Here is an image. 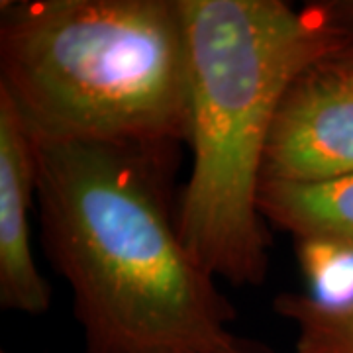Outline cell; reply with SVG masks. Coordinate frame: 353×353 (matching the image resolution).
<instances>
[{"mask_svg": "<svg viewBox=\"0 0 353 353\" xmlns=\"http://www.w3.org/2000/svg\"><path fill=\"white\" fill-rule=\"evenodd\" d=\"M34 141L43 250L73 292L85 353H210L234 338L230 303L171 210L175 148Z\"/></svg>", "mask_w": 353, "mask_h": 353, "instance_id": "cell-1", "label": "cell"}, {"mask_svg": "<svg viewBox=\"0 0 353 353\" xmlns=\"http://www.w3.org/2000/svg\"><path fill=\"white\" fill-rule=\"evenodd\" d=\"M190 59L192 161L176 226L214 279L259 285L269 234L259 210L269 130L290 81L343 51L304 4L281 0H181Z\"/></svg>", "mask_w": 353, "mask_h": 353, "instance_id": "cell-2", "label": "cell"}, {"mask_svg": "<svg viewBox=\"0 0 353 353\" xmlns=\"http://www.w3.org/2000/svg\"><path fill=\"white\" fill-rule=\"evenodd\" d=\"M0 90L38 139L176 148L189 138L181 0H18L0 10Z\"/></svg>", "mask_w": 353, "mask_h": 353, "instance_id": "cell-3", "label": "cell"}, {"mask_svg": "<svg viewBox=\"0 0 353 353\" xmlns=\"http://www.w3.org/2000/svg\"><path fill=\"white\" fill-rule=\"evenodd\" d=\"M353 175V73L338 55L290 81L269 130L263 181L316 185Z\"/></svg>", "mask_w": 353, "mask_h": 353, "instance_id": "cell-4", "label": "cell"}, {"mask_svg": "<svg viewBox=\"0 0 353 353\" xmlns=\"http://www.w3.org/2000/svg\"><path fill=\"white\" fill-rule=\"evenodd\" d=\"M38 189L36 141L12 99L0 90V304L22 314H43L50 283L32 252L30 212Z\"/></svg>", "mask_w": 353, "mask_h": 353, "instance_id": "cell-5", "label": "cell"}, {"mask_svg": "<svg viewBox=\"0 0 353 353\" xmlns=\"http://www.w3.org/2000/svg\"><path fill=\"white\" fill-rule=\"evenodd\" d=\"M259 210L265 222L296 238L353 241V175L316 185L263 181Z\"/></svg>", "mask_w": 353, "mask_h": 353, "instance_id": "cell-6", "label": "cell"}, {"mask_svg": "<svg viewBox=\"0 0 353 353\" xmlns=\"http://www.w3.org/2000/svg\"><path fill=\"white\" fill-rule=\"evenodd\" d=\"M303 292H285L277 301L314 314H338L353 306V241L296 238Z\"/></svg>", "mask_w": 353, "mask_h": 353, "instance_id": "cell-7", "label": "cell"}, {"mask_svg": "<svg viewBox=\"0 0 353 353\" xmlns=\"http://www.w3.org/2000/svg\"><path fill=\"white\" fill-rule=\"evenodd\" d=\"M275 310L299 328L294 353H353V306L338 314H314L275 301Z\"/></svg>", "mask_w": 353, "mask_h": 353, "instance_id": "cell-8", "label": "cell"}, {"mask_svg": "<svg viewBox=\"0 0 353 353\" xmlns=\"http://www.w3.org/2000/svg\"><path fill=\"white\" fill-rule=\"evenodd\" d=\"M322 22L341 39L343 51L353 50V0H314L308 2ZM341 51V53H343Z\"/></svg>", "mask_w": 353, "mask_h": 353, "instance_id": "cell-9", "label": "cell"}, {"mask_svg": "<svg viewBox=\"0 0 353 353\" xmlns=\"http://www.w3.org/2000/svg\"><path fill=\"white\" fill-rule=\"evenodd\" d=\"M210 353H253V352L245 350L240 341L236 340V338H232V340L226 341V343H222L220 347H216V350H212Z\"/></svg>", "mask_w": 353, "mask_h": 353, "instance_id": "cell-10", "label": "cell"}, {"mask_svg": "<svg viewBox=\"0 0 353 353\" xmlns=\"http://www.w3.org/2000/svg\"><path fill=\"white\" fill-rule=\"evenodd\" d=\"M338 57H340L343 63L350 67V71L353 73V50L352 51H343V53H338Z\"/></svg>", "mask_w": 353, "mask_h": 353, "instance_id": "cell-11", "label": "cell"}, {"mask_svg": "<svg viewBox=\"0 0 353 353\" xmlns=\"http://www.w3.org/2000/svg\"><path fill=\"white\" fill-rule=\"evenodd\" d=\"M0 353H10V352H0Z\"/></svg>", "mask_w": 353, "mask_h": 353, "instance_id": "cell-12", "label": "cell"}]
</instances>
